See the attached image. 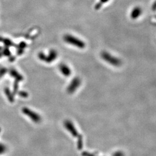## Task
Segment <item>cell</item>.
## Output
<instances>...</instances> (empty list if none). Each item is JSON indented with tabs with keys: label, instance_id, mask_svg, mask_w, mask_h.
Here are the masks:
<instances>
[{
	"label": "cell",
	"instance_id": "5bb4252c",
	"mask_svg": "<svg viewBox=\"0 0 156 156\" xmlns=\"http://www.w3.org/2000/svg\"><path fill=\"white\" fill-rule=\"evenodd\" d=\"M108 1H109V0H100V3H101L102 4L104 3H106L108 2Z\"/></svg>",
	"mask_w": 156,
	"mask_h": 156
},
{
	"label": "cell",
	"instance_id": "ba28073f",
	"mask_svg": "<svg viewBox=\"0 0 156 156\" xmlns=\"http://www.w3.org/2000/svg\"><path fill=\"white\" fill-rule=\"evenodd\" d=\"M142 13V9L139 7H135L131 12V17L132 19L138 18Z\"/></svg>",
	"mask_w": 156,
	"mask_h": 156
},
{
	"label": "cell",
	"instance_id": "3957f363",
	"mask_svg": "<svg viewBox=\"0 0 156 156\" xmlns=\"http://www.w3.org/2000/svg\"><path fill=\"white\" fill-rule=\"evenodd\" d=\"M57 52L55 50H51L48 56H46L42 52L38 54V58L43 61L50 63L57 58Z\"/></svg>",
	"mask_w": 156,
	"mask_h": 156
},
{
	"label": "cell",
	"instance_id": "9a60e30c",
	"mask_svg": "<svg viewBox=\"0 0 156 156\" xmlns=\"http://www.w3.org/2000/svg\"><path fill=\"white\" fill-rule=\"evenodd\" d=\"M0 132H1V128H0Z\"/></svg>",
	"mask_w": 156,
	"mask_h": 156
},
{
	"label": "cell",
	"instance_id": "8fae6325",
	"mask_svg": "<svg viewBox=\"0 0 156 156\" xmlns=\"http://www.w3.org/2000/svg\"><path fill=\"white\" fill-rule=\"evenodd\" d=\"M6 151V147L3 144H0V154Z\"/></svg>",
	"mask_w": 156,
	"mask_h": 156
},
{
	"label": "cell",
	"instance_id": "7c38bea8",
	"mask_svg": "<svg viewBox=\"0 0 156 156\" xmlns=\"http://www.w3.org/2000/svg\"><path fill=\"white\" fill-rule=\"evenodd\" d=\"M6 71H7V70L5 68L1 69V70H0V76H3V75L5 74Z\"/></svg>",
	"mask_w": 156,
	"mask_h": 156
},
{
	"label": "cell",
	"instance_id": "9c48e42d",
	"mask_svg": "<svg viewBox=\"0 0 156 156\" xmlns=\"http://www.w3.org/2000/svg\"><path fill=\"white\" fill-rule=\"evenodd\" d=\"M10 73H11V76H12L13 77H14L15 78V79H16L17 81H22L23 77L16 71H15L14 69H12V70L11 71Z\"/></svg>",
	"mask_w": 156,
	"mask_h": 156
},
{
	"label": "cell",
	"instance_id": "30bf717a",
	"mask_svg": "<svg viewBox=\"0 0 156 156\" xmlns=\"http://www.w3.org/2000/svg\"><path fill=\"white\" fill-rule=\"evenodd\" d=\"M5 94H6V95L7 96L8 100L9 101L11 102H13L14 99H13V95L11 94V91H9V90L8 89H5Z\"/></svg>",
	"mask_w": 156,
	"mask_h": 156
},
{
	"label": "cell",
	"instance_id": "8992f818",
	"mask_svg": "<svg viewBox=\"0 0 156 156\" xmlns=\"http://www.w3.org/2000/svg\"><path fill=\"white\" fill-rule=\"evenodd\" d=\"M59 69L61 73L63 74L64 76L67 77L69 76L72 73L71 69L69 68L68 65H67L65 64H61L59 65Z\"/></svg>",
	"mask_w": 156,
	"mask_h": 156
},
{
	"label": "cell",
	"instance_id": "5b68a950",
	"mask_svg": "<svg viewBox=\"0 0 156 156\" xmlns=\"http://www.w3.org/2000/svg\"><path fill=\"white\" fill-rule=\"evenodd\" d=\"M81 80L79 77H76L73 78V80L71 82L67 88L68 93L69 94L74 93L77 89V88L81 86Z\"/></svg>",
	"mask_w": 156,
	"mask_h": 156
},
{
	"label": "cell",
	"instance_id": "52a82bcc",
	"mask_svg": "<svg viewBox=\"0 0 156 156\" xmlns=\"http://www.w3.org/2000/svg\"><path fill=\"white\" fill-rule=\"evenodd\" d=\"M64 126L65 128L75 136H76L77 135V132L73 125V124L69 120H65L64 122Z\"/></svg>",
	"mask_w": 156,
	"mask_h": 156
},
{
	"label": "cell",
	"instance_id": "277c9868",
	"mask_svg": "<svg viewBox=\"0 0 156 156\" xmlns=\"http://www.w3.org/2000/svg\"><path fill=\"white\" fill-rule=\"evenodd\" d=\"M23 113L28 116L29 118L34 122L36 123H40L41 121V116L37 114L36 113L33 112L32 110L29 109L27 108H24L22 109Z\"/></svg>",
	"mask_w": 156,
	"mask_h": 156
},
{
	"label": "cell",
	"instance_id": "4fadbf2b",
	"mask_svg": "<svg viewBox=\"0 0 156 156\" xmlns=\"http://www.w3.org/2000/svg\"><path fill=\"white\" fill-rule=\"evenodd\" d=\"M20 95L22 97H27L28 94L26 92H21V94H20Z\"/></svg>",
	"mask_w": 156,
	"mask_h": 156
},
{
	"label": "cell",
	"instance_id": "7a4b0ae2",
	"mask_svg": "<svg viewBox=\"0 0 156 156\" xmlns=\"http://www.w3.org/2000/svg\"><path fill=\"white\" fill-rule=\"evenodd\" d=\"M101 56L104 60L114 67H120L122 64V62L119 58L112 56L107 52H102L101 53Z\"/></svg>",
	"mask_w": 156,
	"mask_h": 156
},
{
	"label": "cell",
	"instance_id": "6da1fadb",
	"mask_svg": "<svg viewBox=\"0 0 156 156\" xmlns=\"http://www.w3.org/2000/svg\"><path fill=\"white\" fill-rule=\"evenodd\" d=\"M64 40L67 43L80 49H84L86 46V44L83 41L71 35H65L64 36Z\"/></svg>",
	"mask_w": 156,
	"mask_h": 156
}]
</instances>
